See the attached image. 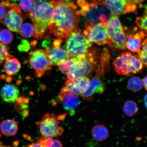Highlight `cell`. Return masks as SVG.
I'll return each mask as SVG.
<instances>
[{"label":"cell","instance_id":"6da1fadb","mask_svg":"<svg viewBox=\"0 0 147 147\" xmlns=\"http://www.w3.org/2000/svg\"><path fill=\"white\" fill-rule=\"evenodd\" d=\"M51 1L54 10L49 24V30L59 39L67 38L80 22V10L69 0Z\"/></svg>","mask_w":147,"mask_h":147},{"label":"cell","instance_id":"7a4b0ae2","mask_svg":"<svg viewBox=\"0 0 147 147\" xmlns=\"http://www.w3.org/2000/svg\"><path fill=\"white\" fill-rule=\"evenodd\" d=\"M31 10L27 12L28 17L32 19L34 29V38L38 39L49 38L51 32L49 24L54 10L51 1L33 0Z\"/></svg>","mask_w":147,"mask_h":147},{"label":"cell","instance_id":"3957f363","mask_svg":"<svg viewBox=\"0 0 147 147\" xmlns=\"http://www.w3.org/2000/svg\"><path fill=\"white\" fill-rule=\"evenodd\" d=\"M98 55L96 49H90L83 56L76 58L66 76L68 80L90 76L96 67L98 59Z\"/></svg>","mask_w":147,"mask_h":147},{"label":"cell","instance_id":"277c9868","mask_svg":"<svg viewBox=\"0 0 147 147\" xmlns=\"http://www.w3.org/2000/svg\"><path fill=\"white\" fill-rule=\"evenodd\" d=\"M92 47V43L78 27L70 33L65 41V50L69 59L80 57Z\"/></svg>","mask_w":147,"mask_h":147},{"label":"cell","instance_id":"5b68a950","mask_svg":"<svg viewBox=\"0 0 147 147\" xmlns=\"http://www.w3.org/2000/svg\"><path fill=\"white\" fill-rule=\"evenodd\" d=\"M107 28L109 36L108 45L112 50L117 51L126 49L125 30L116 15L112 14L107 21Z\"/></svg>","mask_w":147,"mask_h":147},{"label":"cell","instance_id":"8992f818","mask_svg":"<svg viewBox=\"0 0 147 147\" xmlns=\"http://www.w3.org/2000/svg\"><path fill=\"white\" fill-rule=\"evenodd\" d=\"M113 64L116 72L123 75L139 73L144 65L138 57L129 52L121 53L114 60Z\"/></svg>","mask_w":147,"mask_h":147},{"label":"cell","instance_id":"52a82bcc","mask_svg":"<svg viewBox=\"0 0 147 147\" xmlns=\"http://www.w3.org/2000/svg\"><path fill=\"white\" fill-rule=\"evenodd\" d=\"M107 23V22L97 23L92 20H88L84 23L85 28L83 33L91 43L99 46L107 45L109 42Z\"/></svg>","mask_w":147,"mask_h":147},{"label":"cell","instance_id":"ba28073f","mask_svg":"<svg viewBox=\"0 0 147 147\" xmlns=\"http://www.w3.org/2000/svg\"><path fill=\"white\" fill-rule=\"evenodd\" d=\"M54 114L47 113L44 116L37 125L43 137L54 138L61 136L63 129Z\"/></svg>","mask_w":147,"mask_h":147},{"label":"cell","instance_id":"9c48e42d","mask_svg":"<svg viewBox=\"0 0 147 147\" xmlns=\"http://www.w3.org/2000/svg\"><path fill=\"white\" fill-rule=\"evenodd\" d=\"M144 0H105L104 5L112 13L119 15L137 12L138 7H142Z\"/></svg>","mask_w":147,"mask_h":147},{"label":"cell","instance_id":"30bf717a","mask_svg":"<svg viewBox=\"0 0 147 147\" xmlns=\"http://www.w3.org/2000/svg\"><path fill=\"white\" fill-rule=\"evenodd\" d=\"M26 18V16L22 12L19 5L10 3L8 10L1 22L9 30L19 33L20 28Z\"/></svg>","mask_w":147,"mask_h":147},{"label":"cell","instance_id":"8fae6325","mask_svg":"<svg viewBox=\"0 0 147 147\" xmlns=\"http://www.w3.org/2000/svg\"><path fill=\"white\" fill-rule=\"evenodd\" d=\"M28 62L38 78L43 76L46 71L52 69L45 50L36 49L31 51L29 54Z\"/></svg>","mask_w":147,"mask_h":147},{"label":"cell","instance_id":"7c38bea8","mask_svg":"<svg viewBox=\"0 0 147 147\" xmlns=\"http://www.w3.org/2000/svg\"><path fill=\"white\" fill-rule=\"evenodd\" d=\"M62 40L55 39L51 47L46 48L45 52L51 66H59L69 59L65 49L61 47Z\"/></svg>","mask_w":147,"mask_h":147},{"label":"cell","instance_id":"4fadbf2b","mask_svg":"<svg viewBox=\"0 0 147 147\" xmlns=\"http://www.w3.org/2000/svg\"><path fill=\"white\" fill-rule=\"evenodd\" d=\"M89 80V78L87 77H80L72 80H67L64 84L62 90L80 95L87 89Z\"/></svg>","mask_w":147,"mask_h":147},{"label":"cell","instance_id":"5bb4252c","mask_svg":"<svg viewBox=\"0 0 147 147\" xmlns=\"http://www.w3.org/2000/svg\"><path fill=\"white\" fill-rule=\"evenodd\" d=\"M105 90V84L98 77H94L89 80V86L86 91L80 95L84 100H93L95 93L102 94Z\"/></svg>","mask_w":147,"mask_h":147},{"label":"cell","instance_id":"9a60e30c","mask_svg":"<svg viewBox=\"0 0 147 147\" xmlns=\"http://www.w3.org/2000/svg\"><path fill=\"white\" fill-rule=\"evenodd\" d=\"M126 47L131 52H137L140 49L142 41L146 36V32L141 30L134 34H126Z\"/></svg>","mask_w":147,"mask_h":147},{"label":"cell","instance_id":"2e32d148","mask_svg":"<svg viewBox=\"0 0 147 147\" xmlns=\"http://www.w3.org/2000/svg\"><path fill=\"white\" fill-rule=\"evenodd\" d=\"M59 98L63 107L67 110H73L77 109L80 104L78 95L70 92L61 90Z\"/></svg>","mask_w":147,"mask_h":147},{"label":"cell","instance_id":"e0dca14e","mask_svg":"<svg viewBox=\"0 0 147 147\" xmlns=\"http://www.w3.org/2000/svg\"><path fill=\"white\" fill-rule=\"evenodd\" d=\"M19 90L16 86L13 84H5L1 88L0 95L5 102L12 103L15 102L19 97Z\"/></svg>","mask_w":147,"mask_h":147},{"label":"cell","instance_id":"ac0fdd59","mask_svg":"<svg viewBox=\"0 0 147 147\" xmlns=\"http://www.w3.org/2000/svg\"><path fill=\"white\" fill-rule=\"evenodd\" d=\"M18 130L17 123L13 119H5L0 123V131L5 136H13L17 134Z\"/></svg>","mask_w":147,"mask_h":147},{"label":"cell","instance_id":"d6986e66","mask_svg":"<svg viewBox=\"0 0 147 147\" xmlns=\"http://www.w3.org/2000/svg\"><path fill=\"white\" fill-rule=\"evenodd\" d=\"M21 68V63L16 58H10L5 61L3 66V70L7 75L10 76L17 74Z\"/></svg>","mask_w":147,"mask_h":147},{"label":"cell","instance_id":"ffe728a7","mask_svg":"<svg viewBox=\"0 0 147 147\" xmlns=\"http://www.w3.org/2000/svg\"><path fill=\"white\" fill-rule=\"evenodd\" d=\"M91 132L93 139L98 142L105 140L109 136L107 128L102 124H97L94 126Z\"/></svg>","mask_w":147,"mask_h":147},{"label":"cell","instance_id":"44dd1931","mask_svg":"<svg viewBox=\"0 0 147 147\" xmlns=\"http://www.w3.org/2000/svg\"><path fill=\"white\" fill-rule=\"evenodd\" d=\"M138 110V107L135 101L128 100L125 102L123 108V111L128 117H133L136 114Z\"/></svg>","mask_w":147,"mask_h":147},{"label":"cell","instance_id":"7402d4cb","mask_svg":"<svg viewBox=\"0 0 147 147\" xmlns=\"http://www.w3.org/2000/svg\"><path fill=\"white\" fill-rule=\"evenodd\" d=\"M127 84L129 89L134 92L140 91L143 86L142 80L137 76L132 77L129 79Z\"/></svg>","mask_w":147,"mask_h":147},{"label":"cell","instance_id":"603a6c76","mask_svg":"<svg viewBox=\"0 0 147 147\" xmlns=\"http://www.w3.org/2000/svg\"><path fill=\"white\" fill-rule=\"evenodd\" d=\"M38 141L43 147H63L61 142L54 138L42 137L40 138Z\"/></svg>","mask_w":147,"mask_h":147},{"label":"cell","instance_id":"cb8c5ba5","mask_svg":"<svg viewBox=\"0 0 147 147\" xmlns=\"http://www.w3.org/2000/svg\"><path fill=\"white\" fill-rule=\"evenodd\" d=\"M34 29L33 26L29 23H25L22 25L20 32L24 38H29L34 35Z\"/></svg>","mask_w":147,"mask_h":147},{"label":"cell","instance_id":"d4e9b609","mask_svg":"<svg viewBox=\"0 0 147 147\" xmlns=\"http://www.w3.org/2000/svg\"><path fill=\"white\" fill-rule=\"evenodd\" d=\"M9 50L8 45L0 42V65L9 59L13 57V56L10 54Z\"/></svg>","mask_w":147,"mask_h":147},{"label":"cell","instance_id":"484cf974","mask_svg":"<svg viewBox=\"0 0 147 147\" xmlns=\"http://www.w3.org/2000/svg\"><path fill=\"white\" fill-rule=\"evenodd\" d=\"M13 36L10 31L3 29L0 31V42L7 45L12 41Z\"/></svg>","mask_w":147,"mask_h":147},{"label":"cell","instance_id":"4316f807","mask_svg":"<svg viewBox=\"0 0 147 147\" xmlns=\"http://www.w3.org/2000/svg\"><path fill=\"white\" fill-rule=\"evenodd\" d=\"M147 40L146 39L144 40L141 44L142 49H140L137 52L138 54V57L142 62L143 65H144L146 67L147 66Z\"/></svg>","mask_w":147,"mask_h":147},{"label":"cell","instance_id":"83f0119b","mask_svg":"<svg viewBox=\"0 0 147 147\" xmlns=\"http://www.w3.org/2000/svg\"><path fill=\"white\" fill-rule=\"evenodd\" d=\"M76 58L69 59L58 66L59 68L62 73L67 76L71 64L74 62Z\"/></svg>","mask_w":147,"mask_h":147},{"label":"cell","instance_id":"f1b7e54d","mask_svg":"<svg viewBox=\"0 0 147 147\" xmlns=\"http://www.w3.org/2000/svg\"><path fill=\"white\" fill-rule=\"evenodd\" d=\"M145 13L142 17L138 18L136 23L140 28L147 32V12L146 9L145 11Z\"/></svg>","mask_w":147,"mask_h":147},{"label":"cell","instance_id":"f546056e","mask_svg":"<svg viewBox=\"0 0 147 147\" xmlns=\"http://www.w3.org/2000/svg\"><path fill=\"white\" fill-rule=\"evenodd\" d=\"M10 2L9 0L3 1L0 3V21H2L8 11Z\"/></svg>","mask_w":147,"mask_h":147},{"label":"cell","instance_id":"4dcf8cb0","mask_svg":"<svg viewBox=\"0 0 147 147\" xmlns=\"http://www.w3.org/2000/svg\"><path fill=\"white\" fill-rule=\"evenodd\" d=\"M19 5L20 7L23 11L28 12L32 8L33 0H21Z\"/></svg>","mask_w":147,"mask_h":147},{"label":"cell","instance_id":"1f68e13d","mask_svg":"<svg viewBox=\"0 0 147 147\" xmlns=\"http://www.w3.org/2000/svg\"><path fill=\"white\" fill-rule=\"evenodd\" d=\"M94 4L97 5H104L105 0H90Z\"/></svg>","mask_w":147,"mask_h":147},{"label":"cell","instance_id":"d6a6232c","mask_svg":"<svg viewBox=\"0 0 147 147\" xmlns=\"http://www.w3.org/2000/svg\"><path fill=\"white\" fill-rule=\"evenodd\" d=\"M27 147H43L40 143L38 142H33L28 145Z\"/></svg>","mask_w":147,"mask_h":147},{"label":"cell","instance_id":"836d02e7","mask_svg":"<svg viewBox=\"0 0 147 147\" xmlns=\"http://www.w3.org/2000/svg\"><path fill=\"white\" fill-rule=\"evenodd\" d=\"M147 76H146L144 77V78H143L142 81L143 86H144L145 89H146V90H147Z\"/></svg>","mask_w":147,"mask_h":147},{"label":"cell","instance_id":"e575fe53","mask_svg":"<svg viewBox=\"0 0 147 147\" xmlns=\"http://www.w3.org/2000/svg\"><path fill=\"white\" fill-rule=\"evenodd\" d=\"M0 147H11L9 146H6L3 144L2 143L0 142Z\"/></svg>","mask_w":147,"mask_h":147},{"label":"cell","instance_id":"d590c367","mask_svg":"<svg viewBox=\"0 0 147 147\" xmlns=\"http://www.w3.org/2000/svg\"><path fill=\"white\" fill-rule=\"evenodd\" d=\"M146 100H147V94H146V95H145L144 97V101L145 104H146Z\"/></svg>","mask_w":147,"mask_h":147},{"label":"cell","instance_id":"8d00e7d4","mask_svg":"<svg viewBox=\"0 0 147 147\" xmlns=\"http://www.w3.org/2000/svg\"><path fill=\"white\" fill-rule=\"evenodd\" d=\"M9 1H10L12 2H17L18 1H20V0H9Z\"/></svg>","mask_w":147,"mask_h":147}]
</instances>
